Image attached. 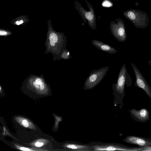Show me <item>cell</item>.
<instances>
[{
	"label": "cell",
	"instance_id": "1",
	"mask_svg": "<svg viewBox=\"0 0 151 151\" xmlns=\"http://www.w3.org/2000/svg\"><path fill=\"white\" fill-rule=\"evenodd\" d=\"M123 15L137 28L144 29L149 24L147 14L138 9H130L124 11Z\"/></svg>",
	"mask_w": 151,
	"mask_h": 151
},
{
	"label": "cell",
	"instance_id": "2",
	"mask_svg": "<svg viewBox=\"0 0 151 151\" xmlns=\"http://www.w3.org/2000/svg\"><path fill=\"white\" fill-rule=\"evenodd\" d=\"M89 10H86L78 1L75 0L74 4L75 8L78 11L84 22H88L89 27L93 29L96 27V18L94 9L91 4L85 0Z\"/></svg>",
	"mask_w": 151,
	"mask_h": 151
},
{
	"label": "cell",
	"instance_id": "3",
	"mask_svg": "<svg viewBox=\"0 0 151 151\" xmlns=\"http://www.w3.org/2000/svg\"><path fill=\"white\" fill-rule=\"evenodd\" d=\"M132 78L128 73L125 65L124 64L120 71L115 88L117 92L121 96L122 99L125 95L124 89L126 83L129 86L132 83Z\"/></svg>",
	"mask_w": 151,
	"mask_h": 151
},
{
	"label": "cell",
	"instance_id": "4",
	"mask_svg": "<svg viewBox=\"0 0 151 151\" xmlns=\"http://www.w3.org/2000/svg\"><path fill=\"white\" fill-rule=\"evenodd\" d=\"M112 33L119 41L123 42L127 38L124 21L121 19H116L110 24Z\"/></svg>",
	"mask_w": 151,
	"mask_h": 151
},
{
	"label": "cell",
	"instance_id": "5",
	"mask_svg": "<svg viewBox=\"0 0 151 151\" xmlns=\"http://www.w3.org/2000/svg\"><path fill=\"white\" fill-rule=\"evenodd\" d=\"M131 64L135 76L134 86L142 89L151 99V87L138 68L133 63H131Z\"/></svg>",
	"mask_w": 151,
	"mask_h": 151
},
{
	"label": "cell",
	"instance_id": "6",
	"mask_svg": "<svg viewBox=\"0 0 151 151\" xmlns=\"http://www.w3.org/2000/svg\"><path fill=\"white\" fill-rule=\"evenodd\" d=\"M94 151H140L142 147H131L121 145H96L93 147Z\"/></svg>",
	"mask_w": 151,
	"mask_h": 151
},
{
	"label": "cell",
	"instance_id": "7",
	"mask_svg": "<svg viewBox=\"0 0 151 151\" xmlns=\"http://www.w3.org/2000/svg\"><path fill=\"white\" fill-rule=\"evenodd\" d=\"M129 111L131 117L136 121L144 123L150 119L149 111L146 109L142 108L137 110L133 108L129 109Z\"/></svg>",
	"mask_w": 151,
	"mask_h": 151
},
{
	"label": "cell",
	"instance_id": "8",
	"mask_svg": "<svg viewBox=\"0 0 151 151\" xmlns=\"http://www.w3.org/2000/svg\"><path fill=\"white\" fill-rule=\"evenodd\" d=\"M129 144L137 145L139 147H143L151 145V138L135 136H128L123 140Z\"/></svg>",
	"mask_w": 151,
	"mask_h": 151
},
{
	"label": "cell",
	"instance_id": "9",
	"mask_svg": "<svg viewBox=\"0 0 151 151\" xmlns=\"http://www.w3.org/2000/svg\"><path fill=\"white\" fill-rule=\"evenodd\" d=\"M96 46L97 47L99 48L102 50L109 52H113L114 53L117 52L116 50L110 46L105 44H103L101 42H99V41H95L93 42Z\"/></svg>",
	"mask_w": 151,
	"mask_h": 151
},
{
	"label": "cell",
	"instance_id": "10",
	"mask_svg": "<svg viewBox=\"0 0 151 151\" xmlns=\"http://www.w3.org/2000/svg\"><path fill=\"white\" fill-rule=\"evenodd\" d=\"M68 148L77 150H87L88 146L75 144H68L65 146Z\"/></svg>",
	"mask_w": 151,
	"mask_h": 151
},
{
	"label": "cell",
	"instance_id": "11",
	"mask_svg": "<svg viewBox=\"0 0 151 151\" xmlns=\"http://www.w3.org/2000/svg\"><path fill=\"white\" fill-rule=\"evenodd\" d=\"M33 84L37 88H39L41 90H43L44 89V84L42 82L41 79L40 78H37Z\"/></svg>",
	"mask_w": 151,
	"mask_h": 151
},
{
	"label": "cell",
	"instance_id": "12",
	"mask_svg": "<svg viewBox=\"0 0 151 151\" xmlns=\"http://www.w3.org/2000/svg\"><path fill=\"white\" fill-rule=\"evenodd\" d=\"M49 39L51 45L54 46L55 43L57 42L58 37L55 33H52L50 35Z\"/></svg>",
	"mask_w": 151,
	"mask_h": 151
},
{
	"label": "cell",
	"instance_id": "13",
	"mask_svg": "<svg viewBox=\"0 0 151 151\" xmlns=\"http://www.w3.org/2000/svg\"><path fill=\"white\" fill-rule=\"evenodd\" d=\"M113 4L109 0H104L102 2V6L105 7H109L113 6Z\"/></svg>",
	"mask_w": 151,
	"mask_h": 151
},
{
	"label": "cell",
	"instance_id": "14",
	"mask_svg": "<svg viewBox=\"0 0 151 151\" xmlns=\"http://www.w3.org/2000/svg\"><path fill=\"white\" fill-rule=\"evenodd\" d=\"M140 151H151V145L142 147Z\"/></svg>",
	"mask_w": 151,
	"mask_h": 151
},
{
	"label": "cell",
	"instance_id": "15",
	"mask_svg": "<svg viewBox=\"0 0 151 151\" xmlns=\"http://www.w3.org/2000/svg\"><path fill=\"white\" fill-rule=\"evenodd\" d=\"M22 124L25 127H27L29 126L28 122L26 120H24L22 122Z\"/></svg>",
	"mask_w": 151,
	"mask_h": 151
},
{
	"label": "cell",
	"instance_id": "16",
	"mask_svg": "<svg viewBox=\"0 0 151 151\" xmlns=\"http://www.w3.org/2000/svg\"><path fill=\"white\" fill-rule=\"evenodd\" d=\"M43 145V143L42 142H37L35 144V145L37 147H40L42 146Z\"/></svg>",
	"mask_w": 151,
	"mask_h": 151
},
{
	"label": "cell",
	"instance_id": "17",
	"mask_svg": "<svg viewBox=\"0 0 151 151\" xmlns=\"http://www.w3.org/2000/svg\"><path fill=\"white\" fill-rule=\"evenodd\" d=\"M20 149L21 150H24V151H32L33 150H31L29 148L24 147H21L20 148Z\"/></svg>",
	"mask_w": 151,
	"mask_h": 151
},
{
	"label": "cell",
	"instance_id": "18",
	"mask_svg": "<svg viewBox=\"0 0 151 151\" xmlns=\"http://www.w3.org/2000/svg\"><path fill=\"white\" fill-rule=\"evenodd\" d=\"M7 33L4 31H1L0 32V35H6Z\"/></svg>",
	"mask_w": 151,
	"mask_h": 151
},
{
	"label": "cell",
	"instance_id": "19",
	"mask_svg": "<svg viewBox=\"0 0 151 151\" xmlns=\"http://www.w3.org/2000/svg\"><path fill=\"white\" fill-rule=\"evenodd\" d=\"M23 22L22 20L19 22L17 21L16 22V23L17 25H19L20 24H22L23 23Z\"/></svg>",
	"mask_w": 151,
	"mask_h": 151
},
{
	"label": "cell",
	"instance_id": "20",
	"mask_svg": "<svg viewBox=\"0 0 151 151\" xmlns=\"http://www.w3.org/2000/svg\"><path fill=\"white\" fill-rule=\"evenodd\" d=\"M148 64L151 66V60H149L148 61Z\"/></svg>",
	"mask_w": 151,
	"mask_h": 151
},
{
	"label": "cell",
	"instance_id": "21",
	"mask_svg": "<svg viewBox=\"0 0 151 151\" xmlns=\"http://www.w3.org/2000/svg\"></svg>",
	"mask_w": 151,
	"mask_h": 151
}]
</instances>
